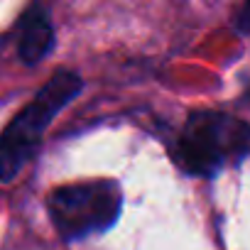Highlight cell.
<instances>
[{"label": "cell", "mask_w": 250, "mask_h": 250, "mask_svg": "<svg viewBox=\"0 0 250 250\" xmlns=\"http://www.w3.org/2000/svg\"><path fill=\"white\" fill-rule=\"evenodd\" d=\"M172 157L189 174H216L250 157V125L216 110L191 113L172 145Z\"/></svg>", "instance_id": "obj_1"}, {"label": "cell", "mask_w": 250, "mask_h": 250, "mask_svg": "<svg viewBox=\"0 0 250 250\" xmlns=\"http://www.w3.org/2000/svg\"><path fill=\"white\" fill-rule=\"evenodd\" d=\"M81 76L71 69H59L37 96L10 120L0 135V182H13L22 167L37 155L42 138L57 113L79 96Z\"/></svg>", "instance_id": "obj_2"}, {"label": "cell", "mask_w": 250, "mask_h": 250, "mask_svg": "<svg viewBox=\"0 0 250 250\" xmlns=\"http://www.w3.org/2000/svg\"><path fill=\"white\" fill-rule=\"evenodd\" d=\"M120 206V187L113 179L66 184L47 199L49 218L64 240H81L108 230L118 221Z\"/></svg>", "instance_id": "obj_3"}, {"label": "cell", "mask_w": 250, "mask_h": 250, "mask_svg": "<svg viewBox=\"0 0 250 250\" xmlns=\"http://www.w3.org/2000/svg\"><path fill=\"white\" fill-rule=\"evenodd\" d=\"M52 47H54V30L49 15L44 8L32 5L20 20V40H18L20 59L25 64H37L49 54Z\"/></svg>", "instance_id": "obj_4"}, {"label": "cell", "mask_w": 250, "mask_h": 250, "mask_svg": "<svg viewBox=\"0 0 250 250\" xmlns=\"http://www.w3.org/2000/svg\"><path fill=\"white\" fill-rule=\"evenodd\" d=\"M238 30L240 32H250V0H245V5L238 15Z\"/></svg>", "instance_id": "obj_5"}]
</instances>
